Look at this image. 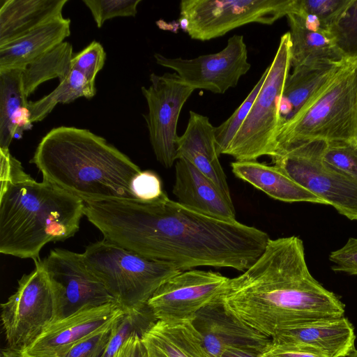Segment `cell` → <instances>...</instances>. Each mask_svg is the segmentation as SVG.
<instances>
[{"label":"cell","mask_w":357,"mask_h":357,"mask_svg":"<svg viewBox=\"0 0 357 357\" xmlns=\"http://www.w3.org/2000/svg\"><path fill=\"white\" fill-rule=\"evenodd\" d=\"M84 215L103 238L179 271L196 267L247 270L270 238L255 227L214 218L170 199L84 202Z\"/></svg>","instance_id":"6da1fadb"},{"label":"cell","mask_w":357,"mask_h":357,"mask_svg":"<svg viewBox=\"0 0 357 357\" xmlns=\"http://www.w3.org/2000/svg\"><path fill=\"white\" fill-rule=\"evenodd\" d=\"M220 301L229 315L271 339L287 327L345 312L339 297L310 273L295 236L270 238L247 270L229 278Z\"/></svg>","instance_id":"7a4b0ae2"},{"label":"cell","mask_w":357,"mask_h":357,"mask_svg":"<svg viewBox=\"0 0 357 357\" xmlns=\"http://www.w3.org/2000/svg\"><path fill=\"white\" fill-rule=\"evenodd\" d=\"M0 252L38 259L51 242L73 236L84 215L80 198L24 170L9 149H0Z\"/></svg>","instance_id":"3957f363"},{"label":"cell","mask_w":357,"mask_h":357,"mask_svg":"<svg viewBox=\"0 0 357 357\" xmlns=\"http://www.w3.org/2000/svg\"><path fill=\"white\" fill-rule=\"evenodd\" d=\"M45 180L86 202L137 199L140 168L104 137L73 126L52 128L30 160Z\"/></svg>","instance_id":"277c9868"},{"label":"cell","mask_w":357,"mask_h":357,"mask_svg":"<svg viewBox=\"0 0 357 357\" xmlns=\"http://www.w3.org/2000/svg\"><path fill=\"white\" fill-rule=\"evenodd\" d=\"M314 140H357V59L348 61L282 124L273 157L291 146Z\"/></svg>","instance_id":"5b68a950"},{"label":"cell","mask_w":357,"mask_h":357,"mask_svg":"<svg viewBox=\"0 0 357 357\" xmlns=\"http://www.w3.org/2000/svg\"><path fill=\"white\" fill-rule=\"evenodd\" d=\"M90 270L124 309L146 305L156 289L181 272L171 264L144 257L104 238L82 253Z\"/></svg>","instance_id":"8992f818"},{"label":"cell","mask_w":357,"mask_h":357,"mask_svg":"<svg viewBox=\"0 0 357 357\" xmlns=\"http://www.w3.org/2000/svg\"><path fill=\"white\" fill-rule=\"evenodd\" d=\"M290 35L284 33L275 56L268 66V75L243 125L225 155L236 161L257 160L275 155L277 138L283 123L280 105L291 68Z\"/></svg>","instance_id":"52a82bcc"},{"label":"cell","mask_w":357,"mask_h":357,"mask_svg":"<svg viewBox=\"0 0 357 357\" xmlns=\"http://www.w3.org/2000/svg\"><path fill=\"white\" fill-rule=\"evenodd\" d=\"M33 270L18 281L16 291L1 304V320L8 349L22 351L51 324L61 319L56 291L40 258Z\"/></svg>","instance_id":"ba28073f"},{"label":"cell","mask_w":357,"mask_h":357,"mask_svg":"<svg viewBox=\"0 0 357 357\" xmlns=\"http://www.w3.org/2000/svg\"><path fill=\"white\" fill-rule=\"evenodd\" d=\"M326 144L321 140L297 144L272 158V162L325 204L357 220V181L324 160Z\"/></svg>","instance_id":"9c48e42d"},{"label":"cell","mask_w":357,"mask_h":357,"mask_svg":"<svg viewBox=\"0 0 357 357\" xmlns=\"http://www.w3.org/2000/svg\"><path fill=\"white\" fill-rule=\"evenodd\" d=\"M296 0H182L181 25L189 36L206 41L250 23L271 25L296 13Z\"/></svg>","instance_id":"30bf717a"},{"label":"cell","mask_w":357,"mask_h":357,"mask_svg":"<svg viewBox=\"0 0 357 357\" xmlns=\"http://www.w3.org/2000/svg\"><path fill=\"white\" fill-rule=\"evenodd\" d=\"M150 85L142 86L148 113L144 115L149 139L157 160L170 168L177 160V123L184 104L195 90L176 73L150 75Z\"/></svg>","instance_id":"8fae6325"},{"label":"cell","mask_w":357,"mask_h":357,"mask_svg":"<svg viewBox=\"0 0 357 357\" xmlns=\"http://www.w3.org/2000/svg\"><path fill=\"white\" fill-rule=\"evenodd\" d=\"M229 280L211 271H181L164 282L146 305L156 321L193 320L198 311L220 299Z\"/></svg>","instance_id":"7c38bea8"},{"label":"cell","mask_w":357,"mask_h":357,"mask_svg":"<svg viewBox=\"0 0 357 357\" xmlns=\"http://www.w3.org/2000/svg\"><path fill=\"white\" fill-rule=\"evenodd\" d=\"M248 48L242 35L230 37L225 48L217 53L193 59L169 58L155 53L158 64L174 71L186 84L196 89L217 94L235 87L250 69Z\"/></svg>","instance_id":"4fadbf2b"},{"label":"cell","mask_w":357,"mask_h":357,"mask_svg":"<svg viewBox=\"0 0 357 357\" xmlns=\"http://www.w3.org/2000/svg\"><path fill=\"white\" fill-rule=\"evenodd\" d=\"M40 263L59 300L61 318L84 308L117 303L90 270L82 253L56 248Z\"/></svg>","instance_id":"5bb4252c"},{"label":"cell","mask_w":357,"mask_h":357,"mask_svg":"<svg viewBox=\"0 0 357 357\" xmlns=\"http://www.w3.org/2000/svg\"><path fill=\"white\" fill-rule=\"evenodd\" d=\"M118 303L82 309L50 325L22 354L31 357H56L91 333L124 314Z\"/></svg>","instance_id":"9a60e30c"},{"label":"cell","mask_w":357,"mask_h":357,"mask_svg":"<svg viewBox=\"0 0 357 357\" xmlns=\"http://www.w3.org/2000/svg\"><path fill=\"white\" fill-rule=\"evenodd\" d=\"M192 323L211 357H220L229 347L262 353L271 339L229 315L220 299L198 311Z\"/></svg>","instance_id":"2e32d148"},{"label":"cell","mask_w":357,"mask_h":357,"mask_svg":"<svg viewBox=\"0 0 357 357\" xmlns=\"http://www.w3.org/2000/svg\"><path fill=\"white\" fill-rule=\"evenodd\" d=\"M355 340L353 324L344 316L287 327L271 342L303 347L326 357H348L356 350Z\"/></svg>","instance_id":"e0dca14e"},{"label":"cell","mask_w":357,"mask_h":357,"mask_svg":"<svg viewBox=\"0 0 357 357\" xmlns=\"http://www.w3.org/2000/svg\"><path fill=\"white\" fill-rule=\"evenodd\" d=\"M176 147L177 159L188 160L231 199L216 149L215 127L208 117L190 111L187 127L183 134L178 136Z\"/></svg>","instance_id":"ac0fdd59"},{"label":"cell","mask_w":357,"mask_h":357,"mask_svg":"<svg viewBox=\"0 0 357 357\" xmlns=\"http://www.w3.org/2000/svg\"><path fill=\"white\" fill-rule=\"evenodd\" d=\"M172 192L178 203L192 210L219 219L236 220L232 199L183 158L175 162Z\"/></svg>","instance_id":"d6986e66"},{"label":"cell","mask_w":357,"mask_h":357,"mask_svg":"<svg viewBox=\"0 0 357 357\" xmlns=\"http://www.w3.org/2000/svg\"><path fill=\"white\" fill-rule=\"evenodd\" d=\"M70 20L55 19L0 47V72L24 68L70 34Z\"/></svg>","instance_id":"ffe728a7"},{"label":"cell","mask_w":357,"mask_h":357,"mask_svg":"<svg viewBox=\"0 0 357 357\" xmlns=\"http://www.w3.org/2000/svg\"><path fill=\"white\" fill-rule=\"evenodd\" d=\"M68 0H0V47L63 17Z\"/></svg>","instance_id":"44dd1931"},{"label":"cell","mask_w":357,"mask_h":357,"mask_svg":"<svg viewBox=\"0 0 357 357\" xmlns=\"http://www.w3.org/2000/svg\"><path fill=\"white\" fill-rule=\"evenodd\" d=\"M149 357H211L192 320L155 321L142 336Z\"/></svg>","instance_id":"7402d4cb"},{"label":"cell","mask_w":357,"mask_h":357,"mask_svg":"<svg viewBox=\"0 0 357 357\" xmlns=\"http://www.w3.org/2000/svg\"><path fill=\"white\" fill-rule=\"evenodd\" d=\"M234 176L264 192L274 199L285 202H311L325 204L316 195L297 183L279 167L252 161L231 163Z\"/></svg>","instance_id":"603a6c76"},{"label":"cell","mask_w":357,"mask_h":357,"mask_svg":"<svg viewBox=\"0 0 357 357\" xmlns=\"http://www.w3.org/2000/svg\"><path fill=\"white\" fill-rule=\"evenodd\" d=\"M22 71L17 68L0 72V149H9L13 139L22 138L33 126Z\"/></svg>","instance_id":"cb8c5ba5"},{"label":"cell","mask_w":357,"mask_h":357,"mask_svg":"<svg viewBox=\"0 0 357 357\" xmlns=\"http://www.w3.org/2000/svg\"><path fill=\"white\" fill-rule=\"evenodd\" d=\"M287 17L290 27L291 67L293 69L317 63L349 60L339 51L329 31L310 28L303 18L296 13H289Z\"/></svg>","instance_id":"d4e9b609"},{"label":"cell","mask_w":357,"mask_h":357,"mask_svg":"<svg viewBox=\"0 0 357 357\" xmlns=\"http://www.w3.org/2000/svg\"><path fill=\"white\" fill-rule=\"evenodd\" d=\"M348 61L317 63L293 69L287 78L280 105L283 123L296 114Z\"/></svg>","instance_id":"484cf974"},{"label":"cell","mask_w":357,"mask_h":357,"mask_svg":"<svg viewBox=\"0 0 357 357\" xmlns=\"http://www.w3.org/2000/svg\"><path fill=\"white\" fill-rule=\"evenodd\" d=\"M73 56V45L64 41L22 68V84L25 96L28 98L46 81L65 78L71 70Z\"/></svg>","instance_id":"4316f807"},{"label":"cell","mask_w":357,"mask_h":357,"mask_svg":"<svg viewBox=\"0 0 357 357\" xmlns=\"http://www.w3.org/2000/svg\"><path fill=\"white\" fill-rule=\"evenodd\" d=\"M96 93L95 84L90 83L80 72L71 68L50 93L36 101H29L31 121L32 123L41 121L59 103H69L80 97L91 98Z\"/></svg>","instance_id":"83f0119b"},{"label":"cell","mask_w":357,"mask_h":357,"mask_svg":"<svg viewBox=\"0 0 357 357\" xmlns=\"http://www.w3.org/2000/svg\"><path fill=\"white\" fill-rule=\"evenodd\" d=\"M155 321L146 304L127 311L117 319L102 357H114L126 340L132 335L142 337Z\"/></svg>","instance_id":"f1b7e54d"},{"label":"cell","mask_w":357,"mask_h":357,"mask_svg":"<svg viewBox=\"0 0 357 357\" xmlns=\"http://www.w3.org/2000/svg\"><path fill=\"white\" fill-rule=\"evenodd\" d=\"M268 75L266 68L259 81L235 112L220 126L215 127L216 149L219 155L224 154L231 140L250 113Z\"/></svg>","instance_id":"f546056e"},{"label":"cell","mask_w":357,"mask_h":357,"mask_svg":"<svg viewBox=\"0 0 357 357\" xmlns=\"http://www.w3.org/2000/svg\"><path fill=\"white\" fill-rule=\"evenodd\" d=\"M337 47L346 59H357V0H351L329 30Z\"/></svg>","instance_id":"4dcf8cb0"},{"label":"cell","mask_w":357,"mask_h":357,"mask_svg":"<svg viewBox=\"0 0 357 357\" xmlns=\"http://www.w3.org/2000/svg\"><path fill=\"white\" fill-rule=\"evenodd\" d=\"M351 2V0H296L295 13L315 17L329 31Z\"/></svg>","instance_id":"1f68e13d"},{"label":"cell","mask_w":357,"mask_h":357,"mask_svg":"<svg viewBox=\"0 0 357 357\" xmlns=\"http://www.w3.org/2000/svg\"><path fill=\"white\" fill-rule=\"evenodd\" d=\"M324 160L357 181V140L326 142Z\"/></svg>","instance_id":"d6a6232c"},{"label":"cell","mask_w":357,"mask_h":357,"mask_svg":"<svg viewBox=\"0 0 357 357\" xmlns=\"http://www.w3.org/2000/svg\"><path fill=\"white\" fill-rule=\"evenodd\" d=\"M118 319L88 335L60 353L56 357H102Z\"/></svg>","instance_id":"836d02e7"},{"label":"cell","mask_w":357,"mask_h":357,"mask_svg":"<svg viewBox=\"0 0 357 357\" xmlns=\"http://www.w3.org/2000/svg\"><path fill=\"white\" fill-rule=\"evenodd\" d=\"M141 0H83L98 28L107 20L117 17H135Z\"/></svg>","instance_id":"e575fe53"},{"label":"cell","mask_w":357,"mask_h":357,"mask_svg":"<svg viewBox=\"0 0 357 357\" xmlns=\"http://www.w3.org/2000/svg\"><path fill=\"white\" fill-rule=\"evenodd\" d=\"M106 59V53L102 45L92 41L81 52L73 55L71 68L83 74L88 81L95 84L96 77L102 70Z\"/></svg>","instance_id":"d590c367"},{"label":"cell","mask_w":357,"mask_h":357,"mask_svg":"<svg viewBox=\"0 0 357 357\" xmlns=\"http://www.w3.org/2000/svg\"><path fill=\"white\" fill-rule=\"evenodd\" d=\"M132 191L135 197L142 201H153L164 192L159 176L149 170L141 171L132 180Z\"/></svg>","instance_id":"8d00e7d4"},{"label":"cell","mask_w":357,"mask_h":357,"mask_svg":"<svg viewBox=\"0 0 357 357\" xmlns=\"http://www.w3.org/2000/svg\"><path fill=\"white\" fill-rule=\"evenodd\" d=\"M329 259L334 271L357 275V238H349L344 245L330 254Z\"/></svg>","instance_id":"74e56055"},{"label":"cell","mask_w":357,"mask_h":357,"mask_svg":"<svg viewBox=\"0 0 357 357\" xmlns=\"http://www.w3.org/2000/svg\"><path fill=\"white\" fill-rule=\"evenodd\" d=\"M260 357H326L303 347L275 344L271 341Z\"/></svg>","instance_id":"f35d334b"},{"label":"cell","mask_w":357,"mask_h":357,"mask_svg":"<svg viewBox=\"0 0 357 357\" xmlns=\"http://www.w3.org/2000/svg\"><path fill=\"white\" fill-rule=\"evenodd\" d=\"M114 357H149L142 337L132 335L121 345Z\"/></svg>","instance_id":"ab89813d"},{"label":"cell","mask_w":357,"mask_h":357,"mask_svg":"<svg viewBox=\"0 0 357 357\" xmlns=\"http://www.w3.org/2000/svg\"><path fill=\"white\" fill-rule=\"evenodd\" d=\"M261 353L247 349L229 347L227 348L220 357H260Z\"/></svg>","instance_id":"60d3db41"},{"label":"cell","mask_w":357,"mask_h":357,"mask_svg":"<svg viewBox=\"0 0 357 357\" xmlns=\"http://www.w3.org/2000/svg\"><path fill=\"white\" fill-rule=\"evenodd\" d=\"M1 357H31L22 354L20 351L10 350L8 348L2 350Z\"/></svg>","instance_id":"b9f144b4"},{"label":"cell","mask_w":357,"mask_h":357,"mask_svg":"<svg viewBox=\"0 0 357 357\" xmlns=\"http://www.w3.org/2000/svg\"><path fill=\"white\" fill-rule=\"evenodd\" d=\"M348 357H357V350L356 349L350 356Z\"/></svg>","instance_id":"7bdbcfd3"}]
</instances>
